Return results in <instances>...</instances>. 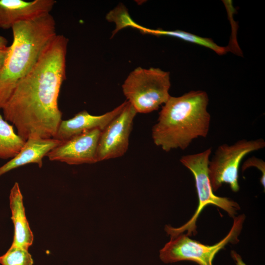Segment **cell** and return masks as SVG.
Segmentation results:
<instances>
[{
	"label": "cell",
	"instance_id": "e0dca14e",
	"mask_svg": "<svg viewBox=\"0 0 265 265\" xmlns=\"http://www.w3.org/2000/svg\"><path fill=\"white\" fill-rule=\"evenodd\" d=\"M254 166L259 169L262 173V177L260 179V183L265 188V161L260 159L253 157L249 158L243 163L242 166V171L245 170L248 167Z\"/></svg>",
	"mask_w": 265,
	"mask_h": 265
},
{
	"label": "cell",
	"instance_id": "5bb4252c",
	"mask_svg": "<svg viewBox=\"0 0 265 265\" xmlns=\"http://www.w3.org/2000/svg\"><path fill=\"white\" fill-rule=\"evenodd\" d=\"M25 141L0 113V159H12L20 152Z\"/></svg>",
	"mask_w": 265,
	"mask_h": 265
},
{
	"label": "cell",
	"instance_id": "ac0fdd59",
	"mask_svg": "<svg viewBox=\"0 0 265 265\" xmlns=\"http://www.w3.org/2000/svg\"><path fill=\"white\" fill-rule=\"evenodd\" d=\"M10 50V46L5 48L0 49V70L3 67L8 57Z\"/></svg>",
	"mask_w": 265,
	"mask_h": 265
},
{
	"label": "cell",
	"instance_id": "9a60e30c",
	"mask_svg": "<svg viewBox=\"0 0 265 265\" xmlns=\"http://www.w3.org/2000/svg\"><path fill=\"white\" fill-rule=\"evenodd\" d=\"M145 30L147 33L154 35H169L179 38L185 41L209 48L219 55L224 54L228 51V48L218 45L210 38L200 37L184 31H167L161 29L151 30L148 29H145Z\"/></svg>",
	"mask_w": 265,
	"mask_h": 265
},
{
	"label": "cell",
	"instance_id": "52a82bcc",
	"mask_svg": "<svg viewBox=\"0 0 265 265\" xmlns=\"http://www.w3.org/2000/svg\"><path fill=\"white\" fill-rule=\"evenodd\" d=\"M265 147V141L262 138L241 139L231 145H220L208 165L213 191L218 190L223 183L229 184L233 191H238V169L242 160L248 154Z\"/></svg>",
	"mask_w": 265,
	"mask_h": 265
},
{
	"label": "cell",
	"instance_id": "9c48e42d",
	"mask_svg": "<svg viewBox=\"0 0 265 265\" xmlns=\"http://www.w3.org/2000/svg\"><path fill=\"white\" fill-rule=\"evenodd\" d=\"M101 132L99 129H93L62 141L46 156L50 160L71 165L97 162L96 150Z\"/></svg>",
	"mask_w": 265,
	"mask_h": 265
},
{
	"label": "cell",
	"instance_id": "8fae6325",
	"mask_svg": "<svg viewBox=\"0 0 265 265\" xmlns=\"http://www.w3.org/2000/svg\"><path fill=\"white\" fill-rule=\"evenodd\" d=\"M128 101L100 115H93L86 110L77 113L73 117L62 120L54 138L62 141L67 140L85 132L99 129L103 130L123 110Z\"/></svg>",
	"mask_w": 265,
	"mask_h": 265
},
{
	"label": "cell",
	"instance_id": "4fadbf2b",
	"mask_svg": "<svg viewBox=\"0 0 265 265\" xmlns=\"http://www.w3.org/2000/svg\"><path fill=\"white\" fill-rule=\"evenodd\" d=\"M9 205L14 228L11 245L28 250L34 237L26 215L23 197L18 183L14 184L10 190Z\"/></svg>",
	"mask_w": 265,
	"mask_h": 265
},
{
	"label": "cell",
	"instance_id": "2e32d148",
	"mask_svg": "<svg viewBox=\"0 0 265 265\" xmlns=\"http://www.w3.org/2000/svg\"><path fill=\"white\" fill-rule=\"evenodd\" d=\"M2 265H32L33 260L28 250L11 246L6 252L0 256Z\"/></svg>",
	"mask_w": 265,
	"mask_h": 265
},
{
	"label": "cell",
	"instance_id": "7a4b0ae2",
	"mask_svg": "<svg viewBox=\"0 0 265 265\" xmlns=\"http://www.w3.org/2000/svg\"><path fill=\"white\" fill-rule=\"evenodd\" d=\"M208 103L207 93L201 90L170 96L152 129L155 144L165 152L185 150L194 139L206 137L211 122Z\"/></svg>",
	"mask_w": 265,
	"mask_h": 265
},
{
	"label": "cell",
	"instance_id": "d6986e66",
	"mask_svg": "<svg viewBox=\"0 0 265 265\" xmlns=\"http://www.w3.org/2000/svg\"><path fill=\"white\" fill-rule=\"evenodd\" d=\"M231 256L236 265H247L243 261L241 256L236 251H231Z\"/></svg>",
	"mask_w": 265,
	"mask_h": 265
},
{
	"label": "cell",
	"instance_id": "8992f818",
	"mask_svg": "<svg viewBox=\"0 0 265 265\" xmlns=\"http://www.w3.org/2000/svg\"><path fill=\"white\" fill-rule=\"evenodd\" d=\"M245 215L241 214L234 217V222L226 236L218 242L205 245L191 239L186 234H180L171 237L159 251V258L165 264L189 261L199 265H213L215 255L229 243H237L238 237L242 228Z\"/></svg>",
	"mask_w": 265,
	"mask_h": 265
},
{
	"label": "cell",
	"instance_id": "5b68a950",
	"mask_svg": "<svg viewBox=\"0 0 265 265\" xmlns=\"http://www.w3.org/2000/svg\"><path fill=\"white\" fill-rule=\"evenodd\" d=\"M170 85L169 72L138 67L129 75L122 87L127 101L137 113H148L167 102Z\"/></svg>",
	"mask_w": 265,
	"mask_h": 265
},
{
	"label": "cell",
	"instance_id": "6da1fadb",
	"mask_svg": "<svg viewBox=\"0 0 265 265\" xmlns=\"http://www.w3.org/2000/svg\"><path fill=\"white\" fill-rule=\"evenodd\" d=\"M68 39L57 34L44 49L32 69L17 83L2 107L3 118L25 141L54 138L62 121L58 98L66 79Z\"/></svg>",
	"mask_w": 265,
	"mask_h": 265
},
{
	"label": "cell",
	"instance_id": "ba28073f",
	"mask_svg": "<svg viewBox=\"0 0 265 265\" xmlns=\"http://www.w3.org/2000/svg\"><path fill=\"white\" fill-rule=\"evenodd\" d=\"M136 114L128 102L122 112L101 131L96 150L97 162L119 158L126 153Z\"/></svg>",
	"mask_w": 265,
	"mask_h": 265
},
{
	"label": "cell",
	"instance_id": "3957f363",
	"mask_svg": "<svg viewBox=\"0 0 265 265\" xmlns=\"http://www.w3.org/2000/svg\"><path fill=\"white\" fill-rule=\"evenodd\" d=\"M11 29L12 43L0 70V109L19 81L35 65L44 49L57 35L55 22L50 13L18 22Z\"/></svg>",
	"mask_w": 265,
	"mask_h": 265
},
{
	"label": "cell",
	"instance_id": "ffe728a7",
	"mask_svg": "<svg viewBox=\"0 0 265 265\" xmlns=\"http://www.w3.org/2000/svg\"><path fill=\"white\" fill-rule=\"evenodd\" d=\"M8 41L4 37L0 35V49L5 48L7 47Z\"/></svg>",
	"mask_w": 265,
	"mask_h": 265
},
{
	"label": "cell",
	"instance_id": "30bf717a",
	"mask_svg": "<svg viewBox=\"0 0 265 265\" xmlns=\"http://www.w3.org/2000/svg\"><path fill=\"white\" fill-rule=\"evenodd\" d=\"M54 0H0V28H11L14 25L50 13Z\"/></svg>",
	"mask_w": 265,
	"mask_h": 265
},
{
	"label": "cell",
	"instance_id": "277c9868",
	"mask_svg": "<svg viewBox=\"0 0 265 265\" xmlns=\"http://www.w3.org/2000/svg\"><path fill=\"white\" fill-rule=\"evenodd\" d=\"M211 148L200 153L182 156L180 161L189 169L193 175L198 198L197 208L192 217L183 226L174 228L166 225L165 231L171 237H175L186 231L187 236L196 234V221L204 208L209 205L217 206L234 218L240 210L239 205L227 197L215 195L210 183L208 165L211 154Z\"/></svg>",
	"mask_w": 265,
	"mask_h": 265
},
{
	"label": "cell",
	"instance_id": "7c38bea8",
	"mask_svg": "<svg viewBox=\"0 0 265 265\" xmlns=\"http://www.w3.org/2000/svg\"><path fill=\"white\" fill-rule=\"evenodd\" d=\"M62 142L54 138L33 137L28 138L18 154L0 167V176L14 169L29 163H36L41 168L43 158Z\"/></svg>",
	"mask_w": 265,
	"mask_h": 265
}]
</instances>
